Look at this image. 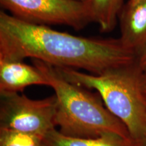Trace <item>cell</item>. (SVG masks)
Here are the masks:
<instances>
[{
  "mask_svg": "<svg viewBox=\"0 0 146 146\" xmlns=\"http://www.w3.org/2000/svg\"><path fill=\"white\" fill-rule=\"evenodd\" d=\"M137 57L119 38L76 36L0 12V60L23 61L30 58L58 68L101 74L136 62Z\"/></svg>",
  "mask_w": 146,
  "mask_h": 146,
  "instance_id": "cell-1",
  "label": "cell"
},
{
  "mask_svg": "<svg viewBox=\"0 0 146 146\" xmlns=\"http://www.w3.org/2000/svg\"><path fill=\"white\" fill-rule=\"evenodd\" d=\"M32 62L55 92V121L60 133L75 138H96L108 133L131 138L126 126L104 106L98 93L71 83L54 66L39 60Z\"/></svg>",
  "mask_w": 146,
  "mask_h": 146,
  "instance_id": "cell-2",
  "label": "cell"
},
{
  "mask_svg": "<svg viewBox=\"0 0 146 146\" xmlns=\"http://www.w3.org/2000/svg\"><path fill=\"white\" fill-rule=\"evenodd\" d=\"M56 68L71 83L96 91L108 110L126 126L131 137L139 146H146V100L141 85L143 71L137 62L101 74Z\"/></svg>",
  "mask_w": 146,
  "mask_h": 146,
  "instance_id": "cell-3",
  "label": "cell"
},
{
  "mask_svg": "<svg viewBox=\"0 0 146 146\" xmlns=\"http://www.w3.org/2000/svg\"><path fill=\"white\" fill-rule=\"evenodd\" d=\"M56 98L32 100L19 93L0 92V129L45 137L56 129Z\"/></svg>",
  "mask_w": 146,
  "mask_h": 146,
  "instance_id": "cell-4",
  "label": "cell"
},
{
  "mask_svg": "<svg viewBox=\"0 0 146 146\" xmlns=\"http://www.w3.org/2000/svg\"><path fill=\"white\" fill-rule=\"evenodd\" d=\"M0 3L12 16L36 25H63L79 31L93 22L87 1L0 0Z\"/></svg>",
  "mask_w": 146,
  "mask_h": 146,
  "instance_id": "cell-5",
  "label": "cell"
},
{
  "mask_svg": "<svg viewBox=\"0 0 146 146\" xmlns=\"http://www.w3.org/2000/svg\"><path fill=\"white\" fill-rule=\"evenodd\" d=\"M31 85L50 84L35 65L20 60H0V92L19 93Z\"/></svg>",
  "mask_w": 146,
  "mask_h": 146,
  "instance_id": "cell-6",
  "label": "cell"
},
{
  "mask_svg": "<svg viewBox=\"0 0 146 146\" xmlns=\"http://www.w3.org/2000/svg\"><path fill=\"white\" fill-rule=\"evenodd\" d=\"M120 39L137 56L146 47V0L136 4H125L119 15Z\"/></svg>",
  "mask_w": 146,
  "mask_h": 146,
  "instance_id": "cell-7",
  "label": "cell"
},
{
  "mask_svg": "<svg viewBox=\"0 0 146 146\" xmlns=\"http://www.w3.org/2000/svg\"><path fill=\"white\" fill-rule=\"evenodd\" d=\"M47 146H139L132 138L108 133L96 138L66 137L54 129L45 136Z\"/></svg>",
  "mask_w": 146,
  "mask_h": 146,
  "instance_id": "cell-8",
  "label": "cell"
},
{
  "mask_svg": "<svg viewBox=\"0 0 146 146\" xmlns=\"http://www.w3.org/2000/svg\"><path fill=\"white\" fill-rule=\"evenodd\" d=\"M93 23L99 26L102 33L114 30L124 7V0H87Z\"/></svg>",
  "mask_w": 146,
  "mask_h": 146,
  "instance_id": "cell-9",
  "label": "cell"
},
{
  "mask_svg": "<svg viewBox=\"0 0 146 146\" xmlns=\"http://www.w3.org/2000/svg\"><path fill=\"white\" fill-rule=\"evenodd\" d=\"M0 146H47L45 137L0 129Z\"/></svg>",
  "mask_w": 146,
  "mask_h": 146,
  "instance_id": "cell-10",
  "label": "cell"
},
{
  "mask_svg": "<svg viewBox=\"0 0 146 146\" xmlns=\"http://www.w3.org/2000/svg\"><path fill=\"white\" fill-rule=\"evenodd\" d=\"M137 64L143 72H146V47L137 57Z\"/></svg>",
  "mask_w": 146,
  "mask_h": 146,
  "instance_id": "cell-11",
  "label": "cell"
},
{
  "mask_svg": "<svg viewBox=\"0 0 146 146\" xmlns=\"http://www.w3.org/2000/svg\"><path fill=\"white\" fill-rule=\"evenodd\" d=\"M141 85L143 96L146 100V72H143L141 78Z\"/></svg>",
  "mask_w": 146,
  "mask_h": 146,
  "instance_id": "cell-12",
  "label": "cell"
},
{
  "mask_svg": "<svg viewBox=\"0 0 146 146\" xmlns=\"http://www.w3.org/2000/svg\"><path fill=\"white\" fill-rule=\"evenodd\" d=\"M141 1H142V0H129V1L127 3V4L129 5H133L136 4V3L140 2Z\"/></svg>",
  "mask_w": 146,
  "mask_h": 146,
  "instance_id": "cell-13",
  "label": "cell"
},
{
  "mask_svg": "<svg viewBox=\"0 0 146 146\" xmlns=\"http://www.w3.org/2000/svg\"><path fill=\"white\" fill-rule=\"evenodd\" d=\"M81 1H87V0H81Z\"/></svg>",
  "mask_w": 146,
  "mask_h": 146,
  "instance_id": "cell-14",
  "label": "cell"
}]
</instances>
